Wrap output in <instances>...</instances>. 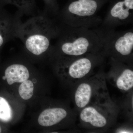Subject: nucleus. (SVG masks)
I'll return each mask as SVG.
<instances>
[{
  "mask_svg": "<svg viewBox=\"0 0 133 133\" xmlns=\"http://www.w3.org/2000/svg\"><path fill=\"white\" fill-rule=\"evenodd\" d=\"M45 5V8L46 12L52 11L53 9H55V0H43Z\"/></svg>",
  "mask_w": 133,
  "mask_h": 133,
  "instance_id": "dca6fc26",
  "label": "nucleus"
},
{
  "mask_svg": "<svg viewBox=\"0 0 133 133\" xmlns=\"http://www.w3.org/2000/svg\"><path fill=\"white\" fill-rule=\"evenodd\" d=\"M98 7L97 3L95 0H76L65 8L63 16L65 19L71 17L86 18L95 14Z\"/></svg>",
  "mask_w": 133,
  "mask_h": 133,
  "instance_id": "0eeeda50",
  "label": "nucleus"
},
{
  "mask_svg": "<svg viewBox=\"0 0 133 133\" xmlns=\"http://www.w3.org/2000/svg\"><path fill=\"white\" fill-rule=\"evenodd\" d=\"M34 85L29 80L23 81L19 86V93L23 99L27 100L31 98L33 95Z\"/></svg>",
  "mask_w": 133,
  "mask_h": 133,
  "instance_id": "2eb2a0df",
  "label": "nucleus"
},
{
  "mask_svg": "<svg viewBox=\"0 0 133 133\" xmlns=\"http://www.w3.org/2000/svg\"><path fill=\"white\" fill-rule=\"evenodd\" d=\"M13 117V112L9 103L3 97L0 96V121L9 122Z\"/></svg>",
  "mask_w": 133,
  "mask_h": 133,
  "instance_id": "4468645a",
  "label": "nucleus"
},
{
  "mask_svg": "<svg viewBox=\"0 0 133 133\" xmlns=\"http://www.w3.org/2000/svg\"><path fill=\"white\" fill-rule=\"evenodd\" d=\"M108 77L112 83L120 91L126 92L133 88V70L128 66L114 68L109 72Z\"/></svg>",
  "mask_w": 133,
  "mask_h": 133,
  "instance_id": "6e6552de",
  "label": "nucleus"
},
{
  "mask_svg": "<svg viewBox=\"0 0 133 133\" xmlns=\"http://www.w3.org/2000/svg\"><path fill=\"white\" fill-rule=\"evenodd\" d=\"M114 49L116 54L122 57H128L132 55L133 49V32H126L117 38L115 42Z\"/></svg>",
  "mask_w": 133,
  "mask_h": 133,
  "instance_id": "9b49d317",
  "label": "nucleus"
},
{
  "mask_svg": "<svg viewBox=\"0 0 133 133\" xmlns=\"http://www.w3.org/2000/svg\"><path fill=\"white\" fill-rule=\"evenodd\" d=\"M28 69L24 65L15 63L10 65L5 69L3 79L11 85L15 83H22L29 77Z\"/></svg>",
  "mask_w": 133,
  "mask_h": 133,
  "instance_id": "9d476101",
  "label": "nucleus"
},
{
  "mask_svg": "<svg viewBox=\"0 0 133 133\" xmlns=\"http://www.w3.org/2000/svg\"><path fill=\"white\" fill-rule=\"evenodd\" d=\"M2 132V129L0 125V133H1Z\"/></svg>",
  "mask_w": 133,
  "mask_h": 133,
  "instance_id": "a211bd4d",
  "label": "nucleus"
},
{
  "mask_svg": "<svg viewBox=\"0 0 133 133\" xmlns=\"http://www.w3.org/2000/svg\"><path fill=\"white\" fill-rule=\"evenodd\" d=\"M68 115L66 110L63 108H48L43 111L38 117V124L44 127L56 125L66 118Z\"/></svg>",
  "mask_w": 133,
  "mask_h": 133,
  "instance_id": "1a4fd4ad",
  "label": "nucleus"
},
{
  "mask_svg": "<svg viewBox=\"0 0 133 133\" xmlns=\"http://www.w3.org/2000/svg\"><path fill=\"white\" fill-rule=\"evenodd\" d=\"M115 132L120 133H133V129L127 127H121L116 129Z\"/></svg>",
  "mask_w": 133,
  "mask_h": 133,
  "instance_id": "f3484780",
  "label": "nucleus"
},
{
  "mask_svg": "<svg viewBox=\"0 0 133 133\" xmlns=\"http://www.w3.org/2000/svg\"><path fill=\"white\" fill-rule=\"evenodd\" d=\"M7 5L16 7L23 15L33 14L36 8L35 0H0V9Z\"/></svg>",
  "mask_w": 133,
  "mask_h": 133,
  "instance_id": "ddd939ff",
  "label": "nucleus"
},
{
  "mask_svg": "<svg viewBox=\"0 0 133 133\" xmlns=\"http://www.w3.org/2000/svg\"><path fill=\"white\" fill-rule=\"evenodd\" d=\"M119 109L108 94L79 111V125L91 130L108 129L115 123Z\"/></svg>",
  "mask_w": 133,
  "mask_h": 133,
  "instance_id": "f03ea898",
  "label": "nucleus"
},
{
  "mask_svg": "<svg viewBox=\"0 0 133 133\" xmlns=\"http://www.w3.org/2000/svg\"><path fill=\"white\" fill-rule=\"evenodd\" d=\"M58 43L57 49L59 52L70 58L79 57L87 55L91 52L92 47L90 39L84 36L75 38L64 35Z\"/></svg>",
  "mask_w": 133,
  "mask_h": 133,
  "instance_id": "39448f33",
  "label": "nucleus"
},
{
  "mask_svg": "<svg viewBox=\"0 0 133 133\" xmlns=\"http://www.w3.org/2000/svg\"><path fill=\"white\" fill-rule=\"evenodd\" d=\"M23 16L18 11L14 14L0 9V49L6 43L17 38Z\"/></svg>",
  "mask_w": 133,
  "mask_h": 133,
  "instance_id": "423d86ee",
  "label": "nucleus"
},
{
  "mask_svg": "<svg viewBox=\"0 0 133 133\" xmlns=\"http://www.w3.org/2000/svg\"><path fill=\"white\" fill-rule=\"evenodd\" d=\"M133 9V0H122L115 3L110 10L111 16L124 21L128 18Z\"/></svg>",
  "mask_w": 133,
  "mask_h": 133,
  "instance_id": "f8f14e48",
  "label": "nucleus"
},
{
  "mask_svg": "<svg viewBox=\"0 0 133 133\" xmlns=\"http://www.w3.org/2000/svg\"><path fill=\"white\" fill-rule=\"evenodd\" d=\"M106 78L104 72L101 71L75 85L74 100L78 111L108 93Z\"/></svg>",
  "mask_w": 133,
  "mask_h": 133,
  "instance_id": "7ed1b4c3",
  "label": "nucleus"
},
{
  "mask_svg": "<svg viewBox=\"0 0 133 133\" xmlns=\"http://www.w3.org/2000/svg\"><path fill=\"white\" fill-rule=\"evenodd\" d=\"M58 33V29L44 13L23 22L17 38L28 52L38 56L49 50L51 40Z\"/></svg>",
  "mask_w": 133,
  "mask_h": 133,
  "instance_id": "f257e3e1",
  "label": "nucleus"
},
{
  "mask_svg": "<svg viewBox=\"0 0 133 133\" xmlns=\"http://www.w3.org/2000/svg\"><path fill=\"white\" fill-rule=\"evenodd\" d=\"M93 57L84 56L70 58L67 62L62 64L61 67L63 69L68 79L75 85L79 81L88 77L92 74L96 65Z\"/></svg>",
  "mask_w": 133,
  "mask_h": 133,
  "instance_id": "20e7f679",
  "label": "nucleus"
}]
</instances>
